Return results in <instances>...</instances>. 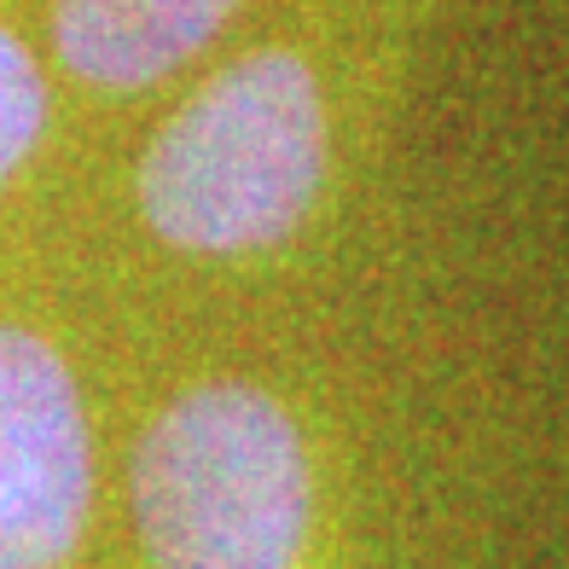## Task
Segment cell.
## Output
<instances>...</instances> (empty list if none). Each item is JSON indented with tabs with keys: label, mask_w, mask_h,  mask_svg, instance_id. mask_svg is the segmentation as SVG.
<instances>
[{
	"label": "cell",
	"mask_w": 569,
	"mask_h": 569,
	"mask_svg": "<svg viewBox=\"0 0 569 569\" xmlns=\"http://www.w3.org/2000/svg\"><path fill=\"white\" fill-rule=\"evenodd\" d=\"M93 511V430L53 338L0 320V569H64Z\"/></svg>",
	"instance_id": "obj_3"
},
{
	"label": "cell",
	"mask_w": 569,
	"mask_h": 569,
	"mask_svg": "<svg viewBox=\"0 0 569 569\" xmlns=\"http://www.w3.org/2000/svg\"><path fill=\"white\" fill-rule=\"evenodd\" d=\"M128 500L158 569H297L315 523V471L279 396L210 378L146 425Z\"/></svg>",
	"instance_id": "obj_2"
},
{
	"label": "cell",
	"mask_w": 569,
	"mask_h": 569,
	"mask_svg": "<svg viewBox=\"0 0 569 569\" xmlns=\"http://www.w3.org/2000/svg\"><path fill=\"white\" fill-rule=\"evenodd\" d=\"M41 134H47V76L30 47L0 23V192L36 158Z\"/></svg>",
	"instance_id": "obj_5"
},
{
	"label": "cell",
	"mask_w": 569,
	"mask_h": 569,
	"mask_svg": "<svg viewBox=\"0 0 569 569\" xmlns=\"http://www.w3.org/2000/svg\"><path fill=\"white\" fill-rule=\"evenodd\" d=\"M239 0H53V53L99 93H134L180 70Z\"/></svg>",
	"instance_id": "obj_4"
},
{
	"label": "cell",
	"mask_w": 569,
	"mask_h": 569,
	"mask_svg": "<svg viewBox=\"0 0 569 569\" xmlns=\"http://www.w3.org/2000/svg\"><path fill=\"white\" fill-rule=\"evenodd\" d=\"M326 180L320 82L291 47H256L187 93L140 151V216L192 256H244L291 239Z\"/></svg>",
	"instance_id": "obj_1"
}]
</instances>
